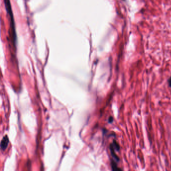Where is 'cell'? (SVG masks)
Returning a JSON list of instances; mask_svg holds the SVG:
<instances>
[{
    "label": "cell",
    "mask_w": 171,
    "mask_h": 171,
    "mask_svg": "<svg viewBox=\"0 0 171 171\" xmlns=\"http://www.w3.org/2000/svg\"><path fill=\"white\" fill-rule=\"evenodd\" d=\"M5 7L7 11V12L10 15V17L11 18V28L12 29V37L14 40V42H15L16 41V32H15V23H14V19L13 17L12 10L11 8V5L10 0H4Z\"/></svg>",
    "instance_id": "1"
},
{
    "label": "cell",
    "mask_w": 171,
    "mask_h": 171,
    "mask_svg": "<svg viewBox=\"0 0 171 171\" xmlns=\"http://www.w3.org/2000/svg\"><path fill=\"white\" fill-rule=\"evenodd\" d=\"M8 143H9V138L7 136H5V137H4V138H3L1 141V147L2 150L4 151L5 150H6V149L8 147Z\"/></svg>",
    "instance_id": "2"
},
{
    "label": "cell",
    "mask_w": 171,
    "mask_h": 171,
    "mask_svg": "<svg viewBox=\"0 0 171 171\" xmlns=\"http://www.w3.org/2000/svg\"><path fill=\"white\" fill-rule=\"evenodd\" d=\"M110 146H111L115 151H119L120 150V146L119 145L118 143L115 140L113 141V143L110 145Z\"/></svg>",
    "instance_id": "3"
},
{
    "label": "cell",
    "mask_w": 171,
    "mask_h": 171,
    "mask_svg": "<svg viewBox=\"0 0 171 171\" xmlns=\"http://www.w3.org/2000/svg\"><path fill=\"white\" fill-rule=\"evenodd\" d=\"M116 162L114 160H112L111 161V167L112 171H117L118 168L117 167V165L116 164Z\"/></svg>",
    "instance_id": "4"
},
{
    "label": "cell",
    "mask_w": 171,
    "mask_h": 171,
    "mask_svg": "<svg viewBox=\"0 0 171 171\" xmlns=\"http://www.w3.org/2000/svg\"><path fill=\"white\" fill-rule=\"evenodd\" d=\"M168 84H169V86L171 88V77L169 78V79L168 81Z\"/></svg>",
    "instance_id": "5"
},
{
    "label": "cell",
    "mask_w": 171,
    "mask_h": 171,
    "mask_svg": "<svg viewBox=\"0 0 171 171\" xmlns=\"http://www.w3.org/2000/svg\"><path fill=\"white\" fill-rule=\"evenodd\" d=\"M113 121V118L112 117H110L109 119V122L111 123Z\"/></svg>",
    "instance_id": "6"
},
{
    "label": "cell",
    "mask_w": 171,
    "mask_h": 171,
    "mask_svg": "<svg viewBox=\"0 0 171 171\" xmlns=\"http://www.w3.org/2000/svg\"><path fill=\"white\" fill-rule=\"evenodd\" d=\"M117 171H123V170L121 169H120V168H118Z\"/></svg>",
    "instance_id": "7"
}]
</instances>
